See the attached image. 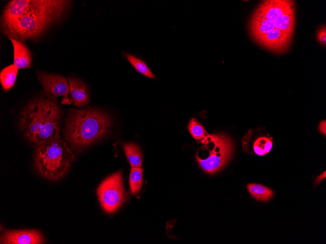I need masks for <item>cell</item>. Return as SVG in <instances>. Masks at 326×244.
<instances>
[{
  "label": "cell",
  "mask_w": 326,
  "mask_h": 244,
  "mask_svg": "<svg viewBox=\"0 0 326 244\" xmlns=\"http://www.w3.org/2000/svg\"><path fill=\"white\" fill-rule=\"evenodd\" d=\"M295 27V4L291 0H265L255 8L248 29L264 48L282 54L290 46Z\"/></svg>",
  "instance_id": "cell-1"
},
{
  "label": "cell",
  "mask_w": 326,
  "mask_h": 244,
  "mask_svg": "<svg viewBox=\"0 0 326 244\" xmlns=\"http://www.w3.org/2000/svg\"><path fill=\"white\" fill-rule=\"evenodd\" d=\"M68 0H14L3 12L1 26L9 38L21 41L35 39L58 20L69 6Z\"/></svg>",
  "instance_id": "cell-2"
},
{
  "label": "cell",
  "mask_w": 326,
  "mask_h": 244,
  "mask_svg": "<svg viewBox=\"0 0 326 244\" xmlns=\"http://www.w3.org/2000/svg\"><path fill=\"white\" fill-rule=\"evenodd\" d=\"M62 116L63 111L56 98L44 92L24 108L20 126L27 139L39 145L60 139Z\"/></svg>",
  "instance_id": "cell-3"
},
{
  "label": "cell",
  "mask_w": 326,
  "mask_h": 244,
  "mask_svg": "<svg viewBox=\"0 0 326 244\" xmlns=\"http://www.w3.org/2000/svg\"><path fill=\"white\" fill-rule=\"evenodd\" d=\"M64 135L72 150L81 151L112 133L114 125L108 113L94 108L70 109L65 120Z\"/></svg>",
  "instance_id": "cell-4"
},
{
  "label": "cell",
  "mask_w": 326,
  "mask_h": 244,
  "mask_svg": "<svg viewBox=\"0 0 326 244\" xmlns=\"http://www.w3.org/2000/svg\"><path fill=\"white\" fill-rule=\"evenodd\" d=\"M37 146L34 164L39 174L50 181L62 178L75 159L65 142L60 139Z\"/></svg>",
  "instance_id": "cell-5"
},
{
  "label": "cell",
  "mask_w": 326,
  "mask_h": 244,
  "mask_svg": "<svg viewBox=\"0 0 326 244\" xmlns=\"http://www.w3.org/2000/svg\"><path fill=\"white\" fill-rule=\"evenodd\" d=\"M199 143L202 146L201 150H206V154L196 155V160L201 168L207 173H215L220 171L232 157L233 143L226 134H208Z\"/></svg>",
  "instance_id": "cell-6"
},
{
  "label": "cell",
  "mask_w": 326,
  "mask_h": 244,
  "mask_svg": "<svg viewBox=\"0 0 326 244\" xmlns=\"http://www.w3.org/2000/svg\"><path fill=\"white\" fill-rule=\"evenodd\" d=\"M97 194L105 211L112 213L117 210L127 196L123 188L122 172H115L104 180L98 188Z\"/></svg>",
  "instance_id": "cell-7"
},
{
  "label": "cell",
  "mask_w": 326,
  "mask_h": 244,
  "mask_svg": "<svg viewBox=\"0 0 326 244\" xmlns=\"http://www.w3.org/2000/svg\"><path fill=\"white\" fill-rule=\"evenodd\" d=\"M37 75L44 92L55 97L66 96L70 93L69 84L63 76L44 72H38Z\"/></svg>",
  "instance_id": "cell-8"
},
{
  "label": "cell",
  "mask_w": 326,
  "mask_h": 244,
  "mask_svg": "<svg viewBox=\"0 0 326 244\" xmlns=\"http://www.w3.org/2000/svg\"><path fill=\"white\" fill-rule=\"evenodd\" d=\"M1 244H41L44 243L42 233L35 230H5L0 237Z\"/></svg>",
  "instance_id": "cell-9"
},
{
  "label": "cell",
  "mask_w": 326,
  "mask_h": 244,
  "mask_svg": "<svg viewBox=\"0 0 326 244\" xmlns=\"http://www.w3.org/2000/svg\"><path fill=\"white\" fill-rule=\"evenodd\" d=\"M69 92L73 99L74 105L78 107L87 105L90 101L88 88L82 80L72 77H68Z\"/></svg>",
  "instance_id": "cell-10"
},
{
  "label": "cell",
  "mask_w": 326,
  "mask_h": 244,
  "mask_svg": "<svg viewBox=\"0 0 326 244\" xmlns=\"http://www.w3.org/2000/svg\"><path fill=\"white\" fill-rule=\"evenodd\" d=\"M14 49V64L18 69L29 68L32 64V57L28 47L22 41L9 38Z\"/></svg>",
  "instance_id": "cell-11"
},
{
  "label": "cell",
  "mask_w": 326,
  "mask_h": 244,
  "mask_svg": "<svg viewBox=\"0 0 326 244\" xmlns=\"http://www.w3.org/2000/svg\"><path fill=\"white\" fill-rule=\"evenodd\" d=\"M123 148L131 167H141L143 154L139 146L135 143H126L123 144Z\"/></svg>",
  "instance_id": "cell-12"
},
{
  "label": "cell",
  "mask_w": 326,
  "mask_h": 244,
  "mask_svg": "<svg viewBox=\"0 0 326 244\" xmlns=\"http://www.w3.org/2000/svg\"><path fill=\"white\" fill-rule=\"evenodd\" d=\"M18 68L14 65H10L3 68L0 73V81L3 90L7 92L14 85Z\"/></svg>",
  "instance_id": "cell-13"
},
{
  "label": "cell",
  "mask_w": 326,
  "mask_h": 244,
  "mask_svg": "<svg viewBox=\"0 0 326 244\" xmlns=\"http://www.w3.org/2000/svg\"><path fill=\"white\" fill-rule=\"evenodd\" d=\"M122 54L138 72L148 78L156 79L154 74L144 61L126 52H122Z\"/></svg>",
  "instance_id": "cell-14"
},
{
  "label": "cell",
  "mask_w": 326,
  "mask_h": 244,
  "mask_svg": "<svg viewBox=\"0 0 326 244\" xmlns=\"http://www.w3.org/2000/svg\"><path fill=\"white\" fill-rule=\"evenodd\" d=\"M247 188L250 194L256 200L261 202H266L271 198L273 195L272 190L260 184H250Z\"/></svg>",
  "instance_id": "cell-15"
},
{
  "label": "cell",
  "mask_w": 326,
  "mask_h": 244,
  "mask_svg": "<svg viewBox=\"0 0 326 244\" xmlns=\"http://www.w3.org/2000/svg\"><path fill=\"white\" fill-rule=\"evenodd\" d=\"M143 178V169L141 167H131L129 176V186L132 194H136L140 191Z\"/></svg>",
  "instance_id": "cell-16"
},
{
  "label": "cell",
  "mask_w": 326,
  "mask_h": 244,
  "mask_svg": "<svg viewBox=\"0 0 326 244\" xmlns=\"http://www.w3.org/2000/svg\"><path fill=\"white\" fill-rule=\"evenodd\" d=\"M273 142L271 139L266 136H260L254 141L253 148L255 153L258 155H264L268 153L272 149Z\"/></svg>",
  "instance_id": "cell-17"
},
{
  "label": "cell",
  "mask_w": 326,
  "mask_h": 244,
  "mask_svg": "<svg viewBox=\"0 0 326 244\" xmlns=\"http://www.w3.org/2000/svg\"><path fill=\"white\" fill-rule=\"evenodd\" d=\"M187 128L193 138L199 143L209 134L203 126L194 118L190 121Z\"/></svg>",
  "instance_id": "cell-18"
},
{
  "label": "cell",
  "mask_w": 326,
  "mask_h": 244,
  "mask_svg": "<svg viewBox=\"0 0 326 244\" xmlns=\"http://www.w3.org/2000/svg\"><path fill=\"white\" fill-rule=\"evenodd\" d=\"M317 38L318 41L322 44L325 45L326 43V28L325 25L322 26L318 30Z\"/></svg>",
  "instance_id": "cell-19"
},
{
  "label": "cell",
  "mask_w": 326,
  "mask_h": 244,
  "mask_svg": "<svg viewBox=\"0 0 326 244\" xmlns=\"http://www.w3.org/2000/svg\"><path fill=\"white\" fill-rule=\"evenodd\" d=\"M326 120L321 121L319 124V129L320 132L326 135Z\"/></svg>",
  "instance_id": "cell-20"
},
{
  "label": "cell",
  "mask_w": 326,
  "mask_h": 244,
  "mask_svg": "<svg viewBox=\"0 0 326 244\" xmlns=\"http://www.w3.org/2000/svg\"><path fill=\"white\" fill-rule=\"evenodd\" d=\"M73 102H74L73 99L68 97L67 96H64L63 98L61 103L64 104H71Z\"/></svg>",
  "instance_id": "cell-21"
},
{
  "label": "cell",
  "mask_w": 326,
  "mask_h": 244,
  "mask_svg": "<svg viewBox=\"0 0 326 244\" xmlns=\"http://www.w3.org/2000/svg\"><path fill=\"white\" fill-rule=\"evenodd\" d=\"M325 177H326V171H325L323 173H322L320 176L317 177V178L315 180V183L317 184L320 183V182Z\"/></svg>",
  "instance_id": "cell-22"
}]
</instances>
